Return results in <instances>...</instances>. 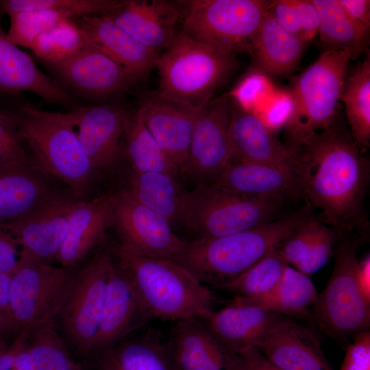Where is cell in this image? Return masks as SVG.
Returning a JSON list of instances; mask_svg holds the SVG:
<instances>
[{
	"label": "cell",
	"mask_w": 370,
	"mask_h": 370,
	"mask_svg": "<svg viewBox=\"0 0 370 370\" xmlns=\"http://www.w3.org/2000/svg\"><path fill=\"white\" fill-rule=\"evenodd\" d=\"M301 196L338 232L367 227L363 202L369 163L350 133L336 121L287 147Z\"/></svg>",
	"instance_id": "1"
},
{
	"label": "cell",
	"mask_w": 370,
	"mask_h": 370,
	"mask_svg": "<svg viewBox=\"0 0 370 370\" xmlns=\"http://www.w3.org/2000/svg\"><path fill=\"white\" fill-rule=\"evenodd\" d=\"M114 251L116 264L152 319H204L213 311L215 298L210 287L177 262L143 256L121 244Z\"/></svg>",
	"instance_id": "2"
},
{
	"label": "cell",
	"mask_w": 370,
	"mask_h": 370,
	"mask_svg": "<svg viewBox=\"0 0 370 370\" xmlns=\"http://www.w3.org/2000/svg\"><path fill=\"white\" fill-rule=\"evenodd\" d=\"M21 134L38 168L64 183L86 201L98 172L79 139L76 108L68 113L46 111L30 103L15 112Z\"/></svg>",
	"instance_id": "3"
},
{
	"label": "cell",
	"mask_w": 370,
	"mask_h": 370,
	"mask_svg": "<svg viewBox=\"0 0 370 370\" xmlns=\"http://www.w3.org/2000/svg\"><path fill=\"white\" fill-rule=\"evenodd\" d=\"M306 218V212L241 232L186 242L176 262L215 288L237 278L279 245Z\"/></svg>",
	"instance_id": "4"
},
{
	"label": "cell",
	"mask_w": 370,
	"mask_h": 370,
	"mask_svg": "<svg viewBox=\"0 0 370 370\" xmlns=\"http://www.w3.org/2000/svg\"><path fill=\"white\" fill-rule=\"evenodd\" d=\"M237 64L235 54L199 42L180 30L159 56L157 90L201 110L211 101Z\"/></svg>",
	"instance_id": "5"
},
{
	"label": "cell",
	"mask_w": 370,
	"mask_h": 370,
	"mask_svg": "<svg viewBox=\"0 0 370 370\" xmlns=\"http://www.w3.org/2000/svg\"><path fill=\"white\" fill-rule=\"evenodd\" d=\"M341 50H325L293 79V112L284 125L289 145L330 128L336 121L349 60Z\"/></svg>",
	"instance_id": "6"
},
{
	"label": "cell",
	"mask_w": 370,
	"mask_h": 370,
	"mask_svg": "<svg viewBox=\"0 0 370 370\" xmlns=\"http://www.w3.org/2000/svg\"><path fill=\"white\" fill-rule=\"evenodd\" d=\"M181 31L189 37L235 54L251 52L270 2L262 0L175 1Z\"/></svg>",
	"instance_id": "7"
},
{
	"label": "cell",
	"mask_w": 370,
	"mask_h": 370,
	"mask_svg": "<svg viewBox=\"0 0 370 370\" xmlns=\"http://www.w3.org/2000/svg\"><path fill=\"white\" fill-rule=\"evenodd\" d=\"M281 201L245 197L212 184L186 190L183 223L197 238L230 235L275 220Z\"/></svg>",
	"instance_id": "8"
},
{
	"label": "cell",
	"mask_w": 370,
	"mask_h": 370,
	"mask_svg": "<svg viewBox=\"0 0 370 370\" xmlns=\"http://www.w3.org/2000/svg\"><path fill=\"white\" fill-rule=\"evenodd\" d=\"M356 243L341 241L335 250L333 271L314 303L313 315L328 334L343 339L369 330L370 299L358 278Z\"/></svg>",
	"instance_id": "9"
},
{
	"label": "cell",
	"mask_w": 370,
	"mask_h": 370,
	"mask_svg": "<svg viewBox=\"0 0 370 370\" xmlns=\"http://www.w3.org/2000/svg\"><path fill=\"white\" fill-rule=\"evenodd\" d=\"M72 268L51 263L20 264L12 274L10 315L19 332L53 322L73 285Z\"/></svg>",
	"instance_id": "10"
},
{
	"label": "cell",
	"mask_w": 370,
	"mask_h": 370,
	"mask_svg": "<svg viewBox=\"0 0 370 370\" xmlns=\"http://www.w3.org/2000/svg\"><path fill=\"white\" fill-rule=\"evenodd\" d=\"M81 200L69 189L56 192L22 217L1 225L20 247V264L56 259L72 213Z\"/></svg>",
	"instance_id": "11"
},
{
	"label": "cell",
	"mask_w": 370,
	"mask_h": 370,
	"mask_svg": "<svg viewBox=\"0 0 370 370\" xmlns=\"http://www.w3.org/2000/svg\"><path fill=\"white\" fill-rule=\"evenodd\" d=\"M112 263L111 251L100 249L75 274L60 313L69 337L85 353L92 351L99 331Z\"/></svg>",
	"instance_id": "12"
},
{
	"label": "cell",
	"mask_w": 370,
	"mask_h": 370,
	"mask_svg": "<svg viewBox=\"0 0 370 370\" xmlns=\"http://www.w3.org/2000/svg\"><path fill=\"white\" fill-rule=\"evenodd\" d=\"M112 227L121 245L146 256L176 261L186 243L173 232L168 220L138 202L125 188L114 192Z\"/></svg>",
	"instance_id": "13"
},
{
	"label": "cell",
	"mask_w": 370,
	"mask_h": 370,
	"mask_svg": "<svg viewBox=\"0 0 370 370\" xmlns=\"http://www.w3.org/2000/svg\"><path fill=\"white\" fill-rule=\"evenodd\" d=\"M230 113L227 95L210 101L199 111L184 173L212 182L228 164L231 159Z\"/></svg>",
	"instance_id": "14"
},
{
	"label": "cell",
	"mask_w": 370,
	"mask_h": 370,
	"mask_svg": "<svg viewBox=\"0 0 370 370\" xmlns=\"http://www.w3.org/2000/svg\"><path fill=\"white\" fill-rule=\"evenodd\" d=\"M138 110L151 135L184 173L194 125L201 109L152 90L140 95Z\"/></svg>",
	"instance_id": "15"
},
{
	"label": "cell",
	"mask_w": 370,
	"mask_h": 370,
	"mask_svg": "<svg viewBox=\"0 0 370 370\" xmlns=\"http://www.w3.org/2000/svg\"><path fill=\"white\" fill-rule=\"evenodd\" d=\"M76 128L82 146L99 173L125 155L130 112L110 105L77 108Z\"/></svg>",
	"instance_id": "16"
},
{
	"label": "cell",
	"mask_w": 370,
	"mask_h": 370,
	"mask_svg": "<svg viewBox=\"0 0 370 370\" xmlns=\"http://www.w3.org/2000/svg\"><path fill=\"white\" fill-rule=\"evenodd\" d=\"M71 20L86 45L113 60L136 82L147 79L156 67L159 55L108 18L84 15Z\"/></svg>",
	"instance_id": "17"
},
{
	"label": "cell",
	"mask_w": 370,
	"mask_h": 370,
	"mask_svg": "<svg viewBox=\"0 0 370 370\" xmlns=\"http://www.w3.org/2000/svg\"><path fill=\"white\" fill-rule=\"evenodd\" d=\"M101 15L159 56L174 38L181 17L175 1L166 0L119 1Z\"/></svg>",
	"instance_id": "18"
},
{
	"label": "cell",
	"mask_w": 370,
	"mask_h": 370,
	"mask_svg": "<svg viewBox=\"0 0 370 370\" xmlns=\"http://www.w3.org/2000/svg\"><path fill=\"white\" fill-rule=\"evenodd\" d=\"M283 370H334L314 332L285 315L256 344Z\"/></svg>",
	"instance_id": "19"
},
{
	"label": "cell",
	"mask_w": 370,
	"mask_h": 370,
	"mask_svg": "<svg viewBox=\"0 0 370 370\" xmlns=\"http://www.w3.org/2000/svg\"><path fill=\"white\" fill-rule=\"evenodd\" d=\"M50 64L67 84L94 97L120 93L136 82L113 60L86 44L71 57Z\"/></svg>",
	"instance_id": "20"
},
{
	"label": "cell",
	"mask_w": 370,
	"mask_h": 370,
	"mask_svg": "<svg viewBox=\"0 0 370 370\" xmlns=\"http://www.w3.org/2000/svg\"><path fill=\"white\" fill-rule=\"evenodd\" d=\"M229 138L230 162L293 168V157L288 148L258 116L234 101L231 105Z\"/></svg>",
	"instance_id": "21"
},
{
	"label": "cell",
	"mask_w": 370,
	"mask_h": 370,
	"mask_svg": "<svg viewBox=\"0 0 370 370\" xmlns=\"http://www.w3.org/2000/svg\"><path fill=\"white\" fill-rule=\"evenodd\" d=\"M151 319L127 275L113 262L101 320L92 351H101L115 345L119 339L146 325Z\"/></svg>",
	"instance_id": "22"
},
{
	"label": "cell",
	"mask_w": 370,
	"mask_h": 370,
	"mask_svg": "<svg viewBox=\"0 0 370 370\" xmlns=\"http://www.w3.org/2000/svg\"><path fill=\"white\" fill-rule=\"evenodd\" d=\"M114 192L81 201L71 214L56 256L62 267L73 268L95 247L103 243L112 227Z\"/></svg>",
	"instance_id": "23"
},
{
	"label": "cell",
	"mask_w": 370,
	"mask_h": 370,
	"mask_svg": "<svg viewBox=\"0 0 370 370\" xmlns=\"http://www.w3.org/2000/svg\"><path fill=\"white\" fill-rule=\"evenodd\" d=\"M245 197L281 201L301 195L293 169L230 162L210 183Z\"/></svg>",
	"instance_id": "24"
},
{
	"label": "cell",
	"mask_w": 370,
	"mask_h": 370,
	"mask_svg": "<svg viewBox=\"0 0 370 370\" xmlns=\"http://www.w3.org/2000/svg\"><path fill=\"white\" fill-rule=\"evenodd\" d=\"M283 316L257 306L230 302L203 319L224 348L236 354L256 347Z\"/></svg>",
	"instance_id": "25"
},
{
	"label": "cell",
	"mask_w": 370,
	"mask_h": 370,
	"mask_svg": "<svg viewBox=\"0 0 370 370\" xmlns=\"http://www.w3.org/2000/svg\"><path fill=\"white\" fill-rule=\"evenodd\" d=\"M168 343L176 370H231L232 354L202 318L176 321Z\"/></svg>",
	"instance_id": "26"
},
{
	"label": "cell",
	"mask_w": 370,
	"mask_h": 370,
	"mask_svg": "<svg viewBox=\"0 0 370 370\" xmlns=\"http://www.w3.org/2000/svg\"><path fill=\"white\" fill-rule=\"evenodd\" d=\"M36 166H0V225L27 214L61 190Z\"/></svg>",
	"instance_id": "27"
},
{
	"label": "cell",
	"mask_w": 370,
	"mask_h": 370,
	"mask_svg": "<svg viewBox=\"0 0 370 370\" xmlns=\"http://www.w3.org/2000/svg\"><path fill=\"white\" fill-rule=\"evenodd\" d=\"M0 13V93L27 91L46 101L65 103L69 95L58 83L43 73L23 51L11 42L1 25Z\"/></svg>",
	"instance_id": "28"
},
{
	"label": "cell",
	"mask_w": 370,
	"mask_h": 370,
	"mask_svg": "<svg viewBox=\"0 0 370 370\" xmlns=\"http://www.w3.org/2000/svg\"><path fill=\"white\" fill-rule=\"evenodd\" d=\"M97 363L99 370H176L168 341L153 330L101 350Z\"/></svg>",
	"instance_id": "29"
},
{
	"label": "cell",
	"mask_w": 370,
	"mask_h": 370,
	"mask_svg": "<svg viewBox=\"0 0 370 370\" xmlns=\"http://www.w3.org/2000/svg\"><path fill=\"white\" fill-rule=\"evenodd\" d=\"M306 43L283 29L269 8L254 40L251 52L264 73L281 75L297 64Z\"/></svg>",
	"instance_id": "30"
},
{
	"label": "cell",
	"mask_w": 370,
	"mask_h": 370,
	"mask_svg": "<svg viewBox=\"0 0 370 370\" xmlns=\"http://www.w3.org/2000/svg\"><path fill=\"white\" fill-rule=\"evenodd\" d=\"M125 188L138 202L172 224L182 223L186 190L175 177L164 172L132 171Z\"/></svg>",
	"instance_id": "31"
},
{
	"label": "cell",
	"mask_w": 370,
	"mask_h": 370,
	"mask_svg": "<svg viewBox=\"0 0 370 370\" xmlns=\"http://www.w3.org/2000/svg\"><path fill=\"white\" fill-rule=\"evenodd\" d=\"M318 296L308 275L295 268L286 266L276 286L269 293L258 297L234 296L231 303L254 306L282 314H301Z\"/></svg>",
	"instance_id": "32"
},
{
	"label": "cell",
	"mask_w": 370,
	"mask_h": 370,
	"mask_svg": "<svg viewBox=\"0 0 370 370\" xmlns=\"http://www.w3.org/2000/svg\"><path fill=\"white\" fill-rule=\"evenodd\" d=\"M319 16L318 33L326 50H341L351 59L364 50L369 29L354 20L338 0H311Z\"/></svg>",
	"instance_id": "33"
},
{
	"label": "cell",
	"mask_w": 370,
	"mask_h": 370,
	"mask_svg": "<svg viewBox=\"0 0 370 370\" xmlns=\"http://www.w3.org/2000/svg\"><path fill=\"white\" fill-rule=\"evenodd\" d=\"M125 156L135 172H164L176 176L179 169L145 126L137 109L130 113Z\"/></svg>",
	"instance_id": "34"
},
{
	"label": "cell",
	"mask_w": 370,
	"mask_h": 370,
	"mask_svg": "<svg viewBox=\"0 0 370 370\" xmlns=\"http://www.w3.org/2000/svg\"><path fill=\"white\" fill-rule=\"evenodd\" d=\"M340 99L345 106L351 136L360 149L370 145L369 56L347 79Z\"/></svg>",
	"instance_id": "35"
},
{
	"label": "cell",
	"mask_w": 370,
	"mask_h": 370,
	"mask_svg": "<svg viewBox=\"0 0 370 370\" xmlns=\"http://www.w3.org/2000/svg\"><path fill=\"white\" fill-rule=\"evenodd\" d=\"M53 323L43 324L29 331L27 349L30 370H72L76 366Z\"/></svg>",
	"instance_id": "36"
},
{
	"label": "cell",
	"mask_w": 370,
	"mask_h": 370,
	"mask_svg": "<svg viewBox=\"0 0 370 370\" xmlns=\"http://www.w3.org/2000/svg\"><path fill=\"white\" fill-rule=\"evenodd\" d=\"M287 263L276 250L243 273L217 288L239 297H258L271 291L282 277Z\"/></svg>",
	"instance_id": "37"
},
{
	"label": "cell",
	"mask_w": 370,
	"mask_h": 370,
	"mask_svg": "<svg viewBox=\"0 0 370 370\" xmlns=\"http://www.w3.org/2000/svg\"><path fill=\"white\" fill-rule=\"evenodd\" d=\"M86 45L71 19L64 20L36 36L29 46L34 53L49 63L62 61Z\"/></svg>",
	"instance_id": "38"
},
{
	"label": "cell",
	"mask_w": 370,
	"mask_h": 370,
	"mask_svg": "<svg viewBox=\"0 0 370 370\" xmlns=\"http://www.w3.org/2000/svg\"><path fill=\"white\" fill-rule=\"evenodd\" d=\"M9 16L8 40L16 46L29 48L32 41L40 33L64 20L78 17V15L71 10L54 8L21 12Z\"/></svg>",
	"instance_id": "39"
},
{
	"label": "cell",
	"mask_w": 370,
	"mask_h": 370,
	"mask_svg": "<svg viewBox=\"0 0 370 370\" xmlns=\"http://www.w3.org/2000/svg\"><path fill=\"white\" fill-rule=\"evenodd\" d=\"M117 0H0V13L8 16L21 12L62 8L79 16L103 14L116 6Z\"/></svg>",
	"instance_id": "40"
},
{
	"label": "cell",
	"mask_w": 370,
	"mask_h": 370,
	"mask_svg": "<svg viewBox=\"0 0 370 370\" xmlns=\"http://www.w3.org/2000/svg\"><path fill=\"white\" fill-rule=\"evenodd\" d=\"M14 165L36 166L21 134L15 112L0 110V166Z\"/></svg>",
	"instance_id": "41"
},
{
	"label": "cell",
	"mask_w": 370,
	"mask_h": 370,
	"mask_svg": "<svg viewBox=\"0 0 370 370\" xmlns=\"http://www.w3.org/2000/svg\"><path fill=\"white\" fill-rule=\"evenodd\" d=\"M275 91L267 74L253 71L227 95L238 106L255 113Z\"/></svg>",
	"instance_id": "42"
},
{
	"label": "cell",
	"mask_w": 370,
	"mask_h": 370,
	"mask_svg": "<svg viewBox=\"0 0 370 370\" xmlns=\"http://www.w3.org/2000/svg\"><path fill=\"white\" fill-rule=\"evenodd\" d=\"M321 223L309 217L304 220L279 245L277 252L295 268L312 245Z\"/></svg>",
	"instance_id": "43"
},
{
	"label": "cell",
	"mask_w": 370,
	"mask_h": 370,
	"mask_svg": "<svg viewBox=\"0 0 370 370\" xmlns=\"http://www.w3.org/2000/svg\"><path fill=\"white\" fill-rule=\"evenodd\" d=\"M335 239L336 231L320 223L312 245L295 269L307 275L319 271L331 257Z\"/></svg>",
	"instance_id": "44"
},
{
	"label": "cell",
	"mask_w": 370,
	"mask_h": 370,
	"mask_svg": "<svg viewBox=\"0 0 370 370\" xmlns=\"http://www.w3.org/2000/svg\"><path fill=\"white\" fill-rule=\"evenodd\" d=\"M293 110V100L290 91L275 90L256 112L260 113L257 116L271 130L281 125H285Z\"/></svg>",
	"instance_id": "45"
},
{
	"label": "cell",
	"mask_w": 370,
	"mask_h": 370,
	"mask_svg": "<svg viewBox=\"0 0 370 370\" xmlns=\"http://www.w3.org/2000/svg\"><path fill=\"white\" fill-rule=\"evenodd\" d=\"M340 370H370V331L356 334L347 346Z\"/></svg>",
	"instance_id": "46"
},
{
	"label": "cell",
	"mask_w": 370,
	"mask_h": 370,
	"mask_svg": "<svg viewBox=\"0 0 370 370\" xmlns=\"http://www.w3.org/2000/svg\"><path fill=\"white\" fill-rule=\"evenodd\" d=\"M269 10L283 29L300 37L299 16L295 0L271 1Z\"/></svg>",
	"instance_id": "47"
},
{
	"label": "cell",
	"mask_w": 370,
	"mask_h": 370,
	"mask_svg": "<svg viewBox=\"0 0 370 370\" xmlns=\"http://www.w3.org/2000/svg\"><path fill=\"white\" fill-rule=\"evenodd\" d=\"M231 370H283L272 363L256 347L232 354Z\"/></svg>",
	"instance_id": "48"
},
{
	"label": "cell",
	"mask_w": 370,
	"mask_h": 370,
	"mask_svg": "<svg viewBox=\"0 0 370 370\" xmlns=\"http://www.w3.org/2000/svg\"><path fill=\"white\" fill-rule=\"evenodd\" d=\"M297 10L300 37L305 42L311 40L319 29V16L311 0H295Z\"/></svg>",
	"instance_id": "49"
},
{
	"label": "cell",
	"mask_w": 370,
	"mask_h": 370,
	"mask_svg": "<svg viewBox=\"0 0 370 370\" xmlns=\"http://www.w3.org/2000/svg\"><path fill=\"white\" fill-rule=\"evenodd\" d=\"M12 236L0 225V272L13 273L19 266L20 249Z\"/></svg>",
	"instance_id": "50"
},
{
	"label": "cell",
	"mask_w": 370,
	"mask_h": 370,
	"mask_svg": "<svg viewBox=\"0 0 370 370\" xmlns=\"http://www.w3.org/2000/svg\"><path fill=\"white\" fill-rule=\"evenodd\" d=\"M347 14L356 21L369 29V0H338Z\"/></svg>",
	"instance_id": "51"
},
{
	"label": "cell",
	"mask_w": 370,
	"mask_h": 370,
	"mask_svg": "<svg viewBox=\"0 0 370 370\" xmlns=\"http://www.w3.org/2000/svg\"><path fill=\"white\" fill-rule=\"evenodd\" d=\"M12 274L0 272V312L10 317V287Z\"/></svg>",
	"instance_id": "52"
},
{
	"label": "cell",
	"mask_w": 370,
	"mask_h": 370,
	"mask_svg": "<svg viewBox=\"0 0 370 370\" xmlns=\"http://www.w3.org/2000/svg\"><path fill=\"white\" fill-rule=\"evenodd\" d=\"M369 275L370 260L369 256H368L362 261L359 262L358 278L363 293L370 299Z\"/></svg>",
	"instance_id": "53"
},
{
	"label": "cell",
	"mask_w": 370,
	"mask_h": 370,
	"mask_svg": "<svg viewBox=\"0 0 370 370\" xmlns=\"http://www.w3.org/2000/svg\"><path fill=\"white\" fill-rule=\"evenodd\" d=\"M18 328L12 317L7 314L0 312V337L11 334Z\"/></svg>",
	"instance_id": "54"
},
{
	"label": "cell",
	"mask_w": 370,
	"mask_h": 370,
	"mask_svg": "<svg viewBox=\"0 0 370 370\" xmlns=\"http://www.w3.org/2000/svg\"><path fill=\"white\" fill-rule=\"evenodd\" d=\"M7 347L4 340H3V337H0V351H1L2 349H3L4 348H5Z\"/></svg>",
	"instance_id": "55"
},
{
	"label": "cell",
	"mask_w": 370,
	"mask_h": 370,
	"mask_svg": "<svg viewBox=\"0 0 370 370\" xmlns=\"http://www.w3.org/2000/svg\"><path fill=\"white\" fill-rule=\"evenodd\" d=\"M72 370H83L79 366L76 365Z\"/></svg>",
	"instance_id": "56"
}]
</instances>
